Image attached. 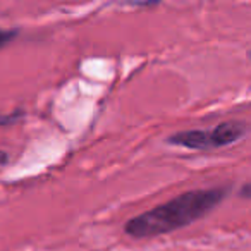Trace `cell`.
<instances>
[{
	"label": "cell",
	"instance_id": "cell-5",
	"mask_svg": "<svg viewBox=\"0 0 251 251\" xmlns=\"http://www.w3.org/2000/svg\"><path fill=\"white\" fill-rule=\"evenodd\" d=\"M7 164H9V155H7V151L0 148V165H7Z\"/></svg>",
	"mask_w": 251,
	"mask_h": 251
},
{
	"label": "cell",
	"instance_id": "cell-6",
	"mask_svg": "<svg viewBox=\"0 0 251 251\" xmlns=\"http://www.w3.org/2000/svg\"><path fill=\"white\" fill-rule=\"evenodd\" d=\"M241 196L243 198H250V182H244L243 189H241Z\"/></svg>",
	"mask_w": 251,
	"mask_h": 251
},
{
	"label": "cell",
	"instance_id": "cell-1",
	"mask_svg": "<svg viewBox=\"0 0 251 251\" xmlns=\"http://www.w3.org/2000/svg\"><path fill=\"white\" fill-rule=\"evenodd\" d=\"M229 186L191 189L157 205L124 224V232L133 239L171 234L201 220L229 196Z\"/></svg>",
	"mask_w": 251,
	"mask_h": 251
},
{
	"label": "cell",
	"instance_id": "cell-4",
	"mask_svg": "<svg viewBox=\"0 0 251 251\" xmlns=\"http://www.w3.org/2000/svg\"><path fill=\"white\" fill-rule=\"evenodd\" d=\"M16 36H18V29L0 28V50L4 49V47L11 45V43L16 40Z\"/></svg>",
	"mask_w": 251,
	"mask_h": 251
},
{
	"label": "cell",
	"instance_id": "cell-2",
	"mask_svg": "<svg viewBox=\"0 0 251 251\" xmlns=\"http://www.w3.org/2000/svg\"><path fill=\"white\" fill-rule=\"evenodd\" d=\"M250 127L243 121H226L212 129H188L167 136V143L172 147L186 148L195 151H210L226 148L241 141L248 134Z\"/></svg>",
	"mask_w": 251,
	"mask_h": 251
},
{
	"label": "cell",
	"instance_id": "cell-3",
	"mask_svg": "<svg viewBox=\"0 0 251 251\" xmlns=\"http://www.w3.org/2000/svg\"><path fill=\"white\" fill-rule=\"evenodd\" d=\"M25 119V110H16L12 114H7V115H0V126H11V124H18L19 121Z\"/></svg>",
	"mask_w": 251,
	"mask_h": 251
}]
</instances>
